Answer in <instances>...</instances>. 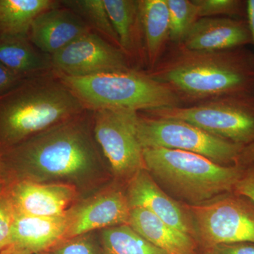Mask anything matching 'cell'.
<instances>
[{"label":"cell","instance_id":"6da1fadb","mask_svg":"<svg viewBox=\"0 0 254 254\" xmlns=\"http://www.w3.org/2000/svg\"><path fill=\"white\" fill-rule=\"evenodd\" d=\"M147 72L173 90L184 105L254 93V54L245 48L196 52L175 46Z\"/></svg>","mask_w":254,"mask_h":254},{"label":"cell","instance_id":"7a4b0ae2","mask_svg":"<svg viewBox=\"0 0 254 254\" xmlns=\"http://www.w3.org/2000/svg\"><path fill=\"white\" fill-rule=\"evenodd\" d=\"M92 120L93 112L86 110L5 152L1 163L19 177L71 178L89 173L98 164Z\"/></svg>","mask_w":254,"mask_h":254},{"label":"cell","instance_id":"3957f363","mask_svg":"<svg viewBox=\"0 0 254 254\" xmlns=\"http://www.w3.org/2000/svg\"><path fill=\"white\" fill-rule=\"evenodd\" d=\"M85 110L54 71L25 78L0 95V155Z\"/></svg>","mask_w":254,"mask_h":254},{"label":"cell","instance_id":"277c9868","mask_svg":"<svg viewBox=\"0 0 254 254\" xmlns=\"http://www.w3.org/2000/svg\"><path fill=\"white\" fill-rule=\"evenodd\" d=\"M145 169L157 183L192 205L233 191L241 165H222L202 155L164 148H144Z\"/></svg>","mask_w":254,"mask_h":254},{"label":"cell","instance_id":"5b68a950","mask_svg":"<svg viewBox=\"0 0 254 254\" xmlns=\"http://www.w3.org/2000/svg\"><path fill=\"white\" fill-rule=\"evenodd\" d=\"M57 74L85 109L91 111L127 110L139 113L184 105L170 87L148 72L133 68L84 77Z\"/></svg>","mask_w":254,"mask_h":254},{"label":"cell","instance_id":"8992f818","mask_svg":"<svg viewBox=\"0 0 254 254\" xmlns=\"http://www.w3.org/2000/svg\"><path fill=\"white\" fill-rule=\"evenodd\" d=\"M144 113L149 116L187 122L210 134L244 146L254 143V93Z\"/></svg>","mask_w":254,"mask_h":254},{"label":"cell","instance_id":"52a82bcc","mask_svg":"<svg viewBox=\"0 0 254 254\" xmlns=\"http://www.w3.org/2000/svg\"><path fill=\"white\" fill-rule=\"evenodd\" d=\"M138 140L143 149L164 148L183 150L204 156L222 165H238L244 145L214 136L176 119L157 118L138 113Z\"/></svg>","mask_w":254,"mask_h":254},{"label":"cell","instance_id":"ba28073f","mask_svg":"<svg viewBox=\"0 0 254 254\" xmlns=\"http://www.w3.org/2000/svg\"><path fill=\"white\" fill-rule=\"evenodd\" d=\"M250 201L230 192L206 203L190 205L197 241L205 250L221 245L254 243V204Z\"/></svg>","mask_w":254,"mask_h":254},{"label":"cell","instance_id":"9c48e42d","mask_svg":"<svg viewBox=\"0 0 254 254\" xmlns=\"http://www.w3.org/2000/svg\"><path fill=\"white\" fill-rule=\"evenodd\" d=\"M93 112V131L112 170L118 176L130 177L145 169L143 149L138 140V113L127 110Z\"/></svg>","mask_w":254,"mask_h":254},{"label":"cell","instance_id":"30bf717a","mask_svg":"<svg viewBox=\"0 0 254 254\" xmlns=\"http://www.w3.org/2000/svg\"><path fill=\"white\" fill-rule=\"evenodd\" d=\"M53 71L72 77L132 68L121 50L90 31L51 55Z\"/></svg>","mask_w":254,"mask_h":254},{"label":"cell","instance_id":"8fae6325","mask_svg":"<svg viewBox=\"0 0 254 254\" xmlns=\"http://www.w3.org/2000/svg\"><path fill=\"white\" fill-rule=\"evenodd\" d=\"M127 198L131 209H145L165 223L197 240L190 208L183 206L165 193L146 169L140 170L131 177Z\"/></svg>","mask_w":254,"mask_h":254},{"label":"cell","instance_id":"7c38bea8","mask_svg":"<svg viewBox=\"0 0 254 254\" xmlns=\"http://www.w3.org/2000/svg\"><path fill=\"white\" fill-rule=\"evenodd\" d=\"M4 191L14 213L31 216L63 215L74 196L67 185H41L21 178L5 184Z\"/></svg>","mask_w":254,"mask_h":254},{"label":"cell","instance_id":"4fadbf2b","mask_svg":"<svg viewBox=\"0 0 254 254\" xmlns=\"http://www.w3.org/2000/svg\"><path fill=\"white\" fill-rule=\"evenodd\" d=\"M130 208L127 195L120 190L102 193L67 211V229L65 240L96 229L128 225Z\"/></svg>","mask_w":254,"mask_h":254},{"label":"cell","instance_id":"5bb4252c","mask_svg":"<svg viewBox=\"0 0 254 254\" xmlns=\"http://www.w3.org/2000/svg\"><path fill=\"white\" fill-rule=\"evenodd\" d=\"M252 43L245 18H199L180 44L182 49L196 52H218L245 48Z\"/></svg>","mask_w":254,"mask_h":254},{"label":"cell","instance_id":"9a60e30c","mask_svg":"<svg viewBox=\"0 0 254 254\" xmlns=\"http://www.w3.org/2000/svg\"><path fill=\"white\" fill-rule=\"evenodd\" d=\"M92 31L77 14L60 4L38 15L28 38L38 50L54 55L83 35Z\"/></svg>","mask_w":254,"mask_h":254},{"label":"cell","instance_id":"2e32d148","mask_svg":"<svg viewBox=\"0 0 254 254\" xmlns=\"http://www.w3.org/2000/svg\"><path fill=\"white\" fill-rule=\"evenodd\" d=\"M67 223V212L54 217L14 213L11 246L33 254L47 252L65 240Z\"/></svg>","mask_w":254,"mask_h":254},{"label":"cell","instance_id":"e0dca14e","mask_svg":"<svg viewBox=\"0 0 254 254\" xmlns=\"http://www.w3.org/2000/svg\"><path fill=\"white\" fill-rule=\"evenodd\" d=\"M128 225L166 254H198V241L141 208H131Z\"/></svg>","mask_w":254,"mask_h":254},{"label":"cell","instance_id":"ac0fdd59","mask_svg":"<svg viewBox=\"0 0 254 254\" xmlns=\"http://www.w3.org/2000/svg\"><path fill=\"white\" fill-rule=\"evenodd\" d=\"M144 59L148 71L164 56L170 41V14L167 0H139Z\"/></svg>","mask_w":254,"mask_h":254},{"label":"cell","instance_id":"d6986e66","mask_svg":"<svg viewBox=\"0 0 254 254\" xmlns=\"http://www.w3.org/2000/svg\"><path fill=\"white\" fill-rule=\"evenodd\" d=\"M120 49L128 61L144 60L139 0H103Z\"/></svg>","mask_w":254,"mask_h":254},{"label":"cell","instance_id":"ffe728a7","mask_svg":"<svg viewBox=\"0 0 254 254\" xmlns=\"http://www.w3.org/2000/svg\"><path fill=\"white\" fill-rule=\"evenodd\" d=\"M0 63L23 78L53 71L51 56L33 46L28 37H0Z\"/></svg>","mask_w":254,"mask_h":254},{"label":"cell","instance_id":"44dd1931","mask_svg":"<svg viewBox=\"0 0 254 254\" xmlns=\"http://www.w3.org/2000/svg\"><path fill=\"white\" fill-rule=\"evenodd\" d=\"M59 5L55 0H0V37H28L37 16Z\"/></svg>","mask_w":254,"mask_h":254},{"label":"cell","instance_id":"7402d4cb","mask_svg":"<svg viewBox=\"0 0 254 254\" xmlns=\"http://www.w3.org/2000/svg\"><path fill=\"white\" fill-rule=\"evenodd\" d=\"M102 246L103 254H166L127 224L104 229Z\"/></svg>","mask_w":254,"mask_h":254},{"label":"cell","instance_id":"603a6c76","mask_svg":"<svg viewBox=\"0 0 254 254\" xmlns=\"http://www.w3.org/2000/svg\"><path fill=\"white\" fill-rule=\"evenodd\" d=\"M60 2L64 7L77 14L92 31L120 49L118 37L110 21L103 0H63Z\"/></svg>","mask_w":254,"mask_h":254},{"label":"cell","instance_id":"cb8c5ba5","mask_svg":"<svg viewBox=\"0 0 254 254\" xmlns=\"http://www.w3.org/2000/svg\"><path fill=\"white\" fill-rule=\"evenodd\" d=\"M170 14V41L180 44L198 17L193 0H167Z\"/></svg>","mask_w":254,"mask_h":254},{"label":"cell","instance_id":"d4e9b609","mask_svg":"<svg viewBox=\"0 0 254 254\" xmlns=\"http://www.w3.org/2000/svg\"><path fill=\"white\" fill-rule=\"evenodd\" d=\"M198 17L243 18L246 16V1L242 0H193Z\"/></svg>","mask_w":254,"mask_h":254},{"label":"cell","instance_id":"484cf974","mask_svg":"<svg viewBox=\"0 0 254 254\" xmlns=\"http://www.w3.org/2000/svg\"><path fill=\"white\" fill-rule=\"evenodd\" d=\"M13 220L14 210L3 189L0 192V253L11 246Z\"/></svg>","mask_w":254,"mask_h":254},{"label":"cell","instance_id":"4316f807","mask_svg":"<svg viewBox=\"0 0 254 254\" xmlns=\"http://www.w3.org/2000/svg\"><path fill=\"white\" fill-rule=\"evenodd\" d=\"M81 235L68 239L55 246L53 254H98L94 244L89 237Z\"/></svg>","mask_w":254,"mask_h":254},{"label":"cell","instance_id":"83f0119b","mask_svg":"<svg viewBox=\"0 0 254 254\" xmlns=\"http://www.w3.org/2000/svg\"><path fill=\"white\" fill-rule=\"evenodd\" d=\"M244 170L233 191L245 197L254 204V162L243 165Z\"/></svg>","mask_w":254,"mask_h":254},{"label":"cell","instance_id":"f1b7e54d","mask_svg":"<svg viewBox=\"0 0 254 254\" xmlns=\"http://www.w3.org/2000/svg\"><path fill=\"white\" fill-rule=\"evenodd\" d=\"M25 78L0 63V95L9 91Z\"/></svg>","mask_w":254,"mask_h":254},{"label":"cell","instance_id":"f546056e","mask_svg":"<svg viewBox=\"0 0 254 254\" xmlns=\"http://www.w3.org/2000/svg\"><path fill=\"white\" fill-rule=\"evenodd\" d=\"M218 254H254V243H241L221 245L213 249Z\"/></svg>","mask_w":254,"mask_h":254},{"label":"cell","instance_id":"4dcf8cb0","mask_svg":"<svg viewBox=\"0 0 254 254\" xmlns=\"http://www.w3.org/2000/svg\"><path fill=\"white\" fill-rule=\"evenodd\" d=\"M246 17L254 46V0L246 1Z\"/></svg>","mask_w":254,"mask_h":254},{"label":"cell","instance_id":"1f68e13d","mask_svg":"<svg viewBox=\"0 0 254 254\" xmlns=\"http://www.w3.org/2000/svg\"><path fill=\"white\" fill-rule=\"evenodd\" d=\"M254 162V143L244 146L239 157L237 164L245 165Z\"/></svg>","mask_w":254,"mask_h":254},{"label":"cell","instance_id":"d6a6232c","mask_svg":"<svg viewBox=\"0 0 254 254\" xmlns=\"http://www.w3.org/2000/svg\"><path fill=\"white\" fill-rule=\"evenodd\" d=\"M0 254H33L22 249L18 248L14 246H11L9 248L1 252Z\"/></svg>","mask_w":254,"mask_h":254},{"label":"cell","instance_id":"836d02e7","mask_svg":"<svg viewBox=\"0 0 254 254\" xmlns=\"http://www.w3.org/2000/svg\"><path fill=\"white\" fill-rule=\"evenodd\" d=\"M4 165L1 163V159H0V192L3 190L5 186V182L4 177H3V173H4Z\"/></svg>","mask_w":254,"mask_h":254},{"label":"cell","instance_id":"e575fe53","mask_svg":"<svg viewBox=\"0 0 254 254\" xmlns=\"http://www.w3.org/2000/svg\"><path fill=\"white\" fill-rule=\"evenodd\" d=\"M204 254H218L213 250H205Z\"/></svg>","mask_w":254,"mask_h":254},{"label":"cell","instance_id":"d590c367","mask_svg":"<svg viewBox=\"0 0 254 254\" xmlns=\"http://www.w3.org/2000/svg\"><path fill=\"white\" fill-rule=\"evenodd\" d=\"M48 254V252H41V253H38V254Z\"/></svg>","mask_w":254,"mask_h":254}]
</instances>
